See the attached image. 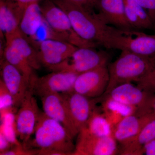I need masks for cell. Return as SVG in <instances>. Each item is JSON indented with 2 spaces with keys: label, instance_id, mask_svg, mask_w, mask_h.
<instances>
[{
  "label": "cell",
  "instance_id": "obj_14",
  "mask_svg": "<svg viewBox=\"0 0 155 155\" xmlns=\"http://www.w3.org/2000/svg\"><path fill=\"white\" fill-rule=\"evenodd\" d=\"M44 113L59 123L67 130L72 139L77 136L75 129L61 94H47L40 97Z\"/></svg>",
  "mask_w": 155,
  "mask_h": 155
},
{
  "label": "cell",
  "instance_id": "obj_1",
  "mask_svg": "<svg viewBox=\"0 0 155 155\" xmlns=\"http://www.w3.org/2000/svg\"><path fill=\"white\" fill-rule=\"evenodd\" d=\"M67 14L74 30L81 38L105 48L115 27L101 20L94 10L68 0H52Z\"/></svg>",
  "mask_w": 155,
  "mask_h": 155
},
{
  "label": "cell",
  "instance_id": "obj_5",
  "mask_svg": "<svg viewBox=\"0 0 155 155\" xmlns=\"http://www.w3.org/2000/svg\"><path fill=\"white\" fill-rule=\"evenodd\" d=\"M40 5L45 19L64 41L78 48H95L98 46L78 36L67 14L52 0H45Z\"/></svg>",
  "mask_w": 155,
  "mask_h": 155
},
{
  "label": "cell",
  "instance_id": "obj_27",
  "mask_svg": "<svg viewBox=\"0 0 155 155\" xmlns=\"http://www.w3.org/2000/svg\"><path fill=\"white\" fill-rule=\"evenodd\" d=\"M124 3L138 16L143 23L145 29H155V24L147 11L135 0H124Z\"/></svg>",
  "mask_w": 155,
  "mask_h": 155
},
{
  "label": "cell",
  "instance_id": "obj_3",
  "mask_svg": "<svg viewBox=\"0 0 155 155\" xmlns=\"http://www.w3.org/2000/svg\"><path fill=\"white\" fill-rule=\"evenodd\" d=\"M110 80L107 90L102 96L109 94L114 87L126 83L137 82L155 69V60L126 51L108 65Z\"/></svg>",
  "mask_w": 155,
  "mask_h": 155
},
{
  "label": "cell",
  "instance_id": "obj_37",
  "mask_svg": "<svg viewBox=\"0 0 155 155\" xmlns=\"http://www.w3.org/2000/svg\"><path fill=\"white\" fill-rule=\"evenodd\" d=\"M2 1H5H5H8V0H2Z\"/></svg>",
  "mask_w": 155,
  "mask_h": 155
},
{
  "label": "cell",
  "instance_id": "obj_28",
  "mask_svg": "<svg viewBox=\"0 0 155 155\" xmlns=\"http://www.w3.org/2000/svg\"><path fill=\"white\" fill-rule=\"evenodd\" d=\"M13 97L2 79L0 81V110L14 107Z\"/></svg>",
  "mask_w": 155,
  "mask_h": 155
},
{
  "label": "cell",
  "instance_id": "obj_2",
  "mask_svg": "<svg viewBox=\"0 0 155 155\" xmlns=\"http://www.w3.org/2000/svg\"><path fill=\"white\" fill-rule=\"evenodd\" d=\"M32 145L39 155H72L75 145L61 123L41 112L35 126Z\"/></svg>",
  "mask_w": 155,
  "mask_h": 155
},
{
  "label": "cell",
  "instance_id": "obj_30",
  "mask_svg": "<svg viewBox=\"0 0 155 155\" xmlns=\"http://www.w3.org/2000/svg\"><path fill=\"white\" fill-rule=\"evenodd\" d=\"M39 150L30 149L23 145H14L1 155H38Z\"/></svg>",
  "mask_w": 155,
  "mask_h": 155
},
{
  "label": "cell",
  "instance_id": "obj_23",
  "mask_svg": "<svg viewBox=\"0 0 155 155\" xmlns=\"http://www.w3.org/2000/svg\"><path fill=\"white\" fill-rule=\"evenodd\" d=\"M3 56L4 60L17 68L29 82L36 75L27 60L11 45L5 44Z\"/></svg>",
  "mask_w": 155,
  "mask_h": 155
},
{
  "label": "cell",
  "instance_id": "obj_11",
  "mask_svg": "<svg viewBox=\"0 0 155 155\" xmlns=\"http://www.w3.org/2000/svg\"><path fill=\"white\" fill-rule=\"evenodd\" d=\"M109 80L108 66L99 67L79 74L74 91L91 98L100 97L107 90Z\"/></svg>",
  "mask_w": 155,
  "mask_h": 155
},
{
  "label": "cell",
  "instance_id": "obj_29",
  "mask_svg": "<svg viewBox=\"0 0 155 155\" xmlns=\"http://www.w3.org/2000/svg\"><path fill=\"white\" fill-rule=\"evenodd\" d=\"M137 83V86L140 88L155 94V69Z\"/></svg>",
  "mask_w": 155,
  "mask_h": 155
},
{
  "label": "cell",
  "instance_id": "obj_32",
  "mask_svg": "<svg viewBox=\"0 0 155 155\" xmlns=\"http://www.w3.org/2000/svg\"><path fill=\"white\" fill-rule=\"evenodd\" d=\"M41 0H15V5L20 19L23 14L24 10L26 7L30 4L38 2Z\"/></svg>",
  "mask_w": 155,
  "mask_h": 155
},
{
  "label": "cell",
  "instance_id": "obj_17",
  "mask_svg": "<svg viewBox=\"0 0 155 155\" xmlns=\"http://www.w3.org/2000/svg\"><path fill=\"white\" fill-rule=\"evenodd\" d=\"M3 81L14 99V106L19 107L30 86V82L19 70L5 60L1 63Z\"/></svg>",
  "mask_w": 155,
  "mask_h": 155
},
{
  "label": "cell",
  "instance_id": "obj_12",
  "mask_svg": "<svg viewBox=\"0 0 155 155\" xmlns=\"http://www.w3.org/2000/svg\"><path fill=\"white\" fill-rule=\"evenodd\" d=\"M155 94L147 91L131 83L122 84L116 86L105 96L126 105L137 108V112L148 113L151 100Z\"/></svg>",
  "mask_w": 155,
  "mask_h": 155
},
{
  "label": "cell",
  "instance_id": "obj_4",
  "mask_svg": "<svg viewBox=\"0 0 155 155\" xmlns=\"http://www.w3.org/2000/svg\"><path fill=\"white\" fill-rule=\"evenodd\" d=\"M105 48L127 51L155 60V35L139 30L125 31L116 28Z\"/></svg>",
  "mask_w": 155,
  "mask_h": 155
},
{
  "label": "cell",
  "instance_id": "obj_33",
  "mask_svg": "<svg viewBox=\"0 0 155 155\" xmlns=\"http://www.w3.org/2000/svg\"><path fill=\"white\" fill-rule=\"evenodd\" d=\"M68 1L91 10H94V8H96L97 2V0H68Z\"/></svg>",
  "mask_w": 155,
  "mask_h": 155
},
{
  "label": "cell",
  "instance_id": "obj_9",
  "mask_svg": "<svg viewBox=\"0 0 155 155\" xmlns=\"http://www.w3.org/2000/svg\"><path fill=\"white\" fill-rule=\"evenodd\" d=\"M77 136L72 155H114L119 152L117 142L113 135L97 136L84 127Z\"/></svg>",
  "mask_w": 155,
  "mask_h": 155
},
{
  "label": "cell",
  "instance_id": "obj_24",
  "mask_svg": "<svg viewBox=\"0 0 155 155\" xmlns=\"http://www.w3.org/2000/svg\"><path fill=\"white\" fill-rule=\"evenodd\" d=\"M84 127L92 134L97 136L113 135V126L99 108L95 109Z\"/></svg>",
  "mask_w": 155,
  "mask_h": 155
},
{
  "label": "cell",
  "instance_id": "obj_21",
  "mask_svg": "<svg viewBox=\"0 0 155 155\" xmlns=\"http://www.w3.org/2000/svg\"><path fill=\"white\" fill-rule=\"evenodd\" d=\"M100 100L102 101V111L113 127L123 118L137 110V108L124 104L108 97H101Z\"/></svg>",
  "mask_w": 155,
  "mask_h": 155
},
{
  "label": "cell",
  "instance_id": "obj_15",
  "mask_svg": "<svg viewBox=\"0 0 155 155\" xmlns=\"http://www.w3.org/2000/svg\"><path fill=\"white\" fill-rule=\"evenodd\" d=\"M96 8L98 17L105 24L125 31L136 30L125 17L124 0H97Z\"/></svg>",
  "mask_w": 155,
  "mask_h": 155
},
{
  "label": "cell",
  "instance_id": "obj_10",
  "mask_svg": "<svg viewBox=\"0 0 155 155\" xmlns=\"http://www.w3.org/2000/svg\"><path fill=\"white\" fill-rule=\"evenodd\" d=\"M72 123L78 133L86 126L96 108L98 98H91L72 91L61 94Z\"/></svg>",
  "mask_w": 155,
  "mask_h": 155
},
{
  "label": "cell",
  "instance_id": "obj_8",
  "mask_svg": "<svg viewBox=\"0 0 155 155\" xmlns=\"http://www.w3.org/2000/svg\"><path fill=\"white\" fill-rule=\"evenodd\" d=\"M79 74L65 71H54L41 77L35 75L30 86L35 95L41 97L49 93H64L74 91L75 80Z\"/></svg>",
  "mask_w": 155,
  "mask_h": 155
},
{
  "label": "cell",
  "instance_id": "obj_20",
  "mask_svg": "<svg viewBox=\"0 0 155 155\" xmlns=\"http://www.w3.org/2000/svg\"><path fill=\"white\" fill-rule=\"evenodd\" d=\"M14 4L11 0L0 2V30L6 39L20 32L19 23Z\"/></svg>",
  "mask_w": 155,
  "mask_h": 155
},
{
  "label": "cell",
  "instance_id": "obj_31",
  "mask_svg": "<svg viewBox=\"0 0 155 155\" xmlns=\"http://www.w3.org/2000/svg\"><path fill=\"white\" fill-rule=\"evenodd\" d=\"M147 11L155 25V0H135Z\"/></svg>",
  "mask_w": 155,
  "mask_h": 155
},
{
  "label": "cell",
  "instance_id": "obj_19",
  "mask_svg": "<svg viewBox=\"0 0 155 155\" xmlns=\"http://www.w3.org/2000/svg\"><path fill=\"white\" fill-rule=\"evenodd\" d=\"M44 18L38 2L30 4L24 10L19 23V29L22 36L28 41L40 27Z\"/></svg>",
  "mask_w": 155,
  "mask_h": 155
},
{
  "label": "cell",
  "instance_id": "obj_22",
  "mask_svg": "<svg viewBox=\"0 0 155 155\" xmlns=\"http://www.w3.org/2000/svg\"><path fill=\"white\" fill-rule=\"evenodd\" d=\"M5 44H9L15 48L28 61L34 69L41 67L38 52L29 42L19 32L5 40Z\"/></svg>",
  "mask_w": 155,
  "mask_h": 155
},
{
  "label": "cell",
  "instance_id": "obj_36",
  "mask_svg": "<svg viewBox=\"0 0 155 155\" xmlns=\"http://www.w3.org/2000/svg\"><path fill=\"white\" fill-rule=\"evenodd\" d=\"M149 112H152L155 115V94L153 96L150 103Z\"/></svg>",
  "mask_w": 155,
  "mask_h": 155
},
{
  "label": "cell",
  "instance_id": "obj_25",
  "mask_svg": "<svg viewBox=\"0 0 155 155\" xmlns=\"http://www.w3.org/2000/svg\"><path fill=\"white\" fill-rule=\"evenodd\" d=\"M16 107H11L0 110L1 126L0 132L3 134L12 145H22L17 139L15 121V111Z\"/></svg>",
  "mask_w": 155,
  "mask_h": 155
},
{
  "label": "cell",
  "instance_id": "obj_16",
  "mask_svg": "<svg viewBox=\"0 0 155 155\" xmlns=\"http://www.w3.org/2000/svg\"><path fill=\"white\" fill-rule=\"evenodd\" d=\"M154 116L152 112L142 114L137 111L126 116L113 127V136L121 145L126 144L139 133Z\"/></svg>",
  "mask_w": 155,
  "mask_h": 155
},
{
  "label": "cell",
  "instance_id": "obj_18",
  "mask_svg": "<svg viewBox=\"0 0 155 155\" xmlns=\"http://www.w3.org/2000/svg\"><path fill=\"white\" fill-rule=\"evenodd\" d=\"M155 139V115L148 121L139 133L126 144L122 145L119 153L123 155H143V147Z\"/></svg>",
  "mask_w": 155,
  "mask_h": 155
},
{
  "label": "cell",
  "instance_id": "obj_13",
  "mask_svg": "<svg viewBox=\"0 0 155 155\" xmlns=\"http://www.w3.org/2000/svg\"><path fill=\"white\" fill-rule=\"evenodd\" d=\"M77 47L67 42L48 40L39 45L38 55L41 66L48 69L61 64L69 58Z\"/></svg>",
  "mask_w": 155,
  "mask_h": 155
},
{
  "label": "cell",
  "instance_id": "obj_7",
  "mask_svg": "<svg viewBox=\"0 0 155 155\" xmlns=\"http://www.w3.org/2000/svg\"><path fill=\"white\" fill-rule=\"evenodd\" d=\"M34 95L32 87L29 86L15 115L17 137L22 140V145L25 148L31 136L34 133L37 122L41 113Z\"/></svg>",
  "mask_w": 155,
  "mask_h": 155
},
{
  "label": "cell",
  "instance_id": "obj_26",
  "mask_svg": "<svg viewBox=\"0 0 155 155\" xmlns=\"http://www.w3.org/2000/svg\"><path fill=\"white\" fill-rule=\"evenodd\" d=\"M51 39L64 41L61 37L53 30L44 18L41 25L36 33L28 41L37 51L41 43L45 41Z\"/></svg>",
  "mask_w": 155,
  "mask_h": 155
},
{
  "label": "cell",
  "instance_id": "obj_35",
  "mask_svg": "<svg viewBox=\"0 0 155 155\" xmlns=\"http://www.w3.org/2000/svg\"><path fill=\"white\" fill-rule=\"evenodd\" d=\"M143 154L155 155V139L147 143L143 147Z\"/></svg>",
  "mask_w": 155,
  "mask_h": 155
},
{
  "label": "cell",
  "instance_id": "obj_6",
  "mask_svg": "<svg viewBox=\"0 0 155 155\" xmlns=\"http://www.w3.org/2000/svg\"><path fill=\"white\" fill-rule=\"evenodd\" d=\"M93 47L77 48L69 58L58 65L48 68L52 72L65 71L80 74L92 69L108 66L110 56Z\"/></svg>",
  "mask_w": 155,
  "mask_h": 155
},
{
  "label": "cell",
  "instance_id": "obj_34",
  "mask_svg": "<svg viewBox=\"0 0 155 155\" xmlns=\"http://www.w3.org/2000/svg\"><path fill=\"white\" fill-rule=\"evenodd\" d=\"M12 146L4 134L0 132V154L8 151Z\"/></svg>",
  "mask_w": 155,
  "mask_h": 155
}]
</instances>
